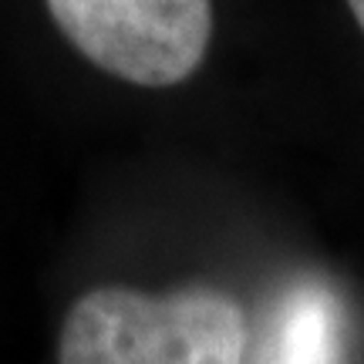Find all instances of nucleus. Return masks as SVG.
<instances>
[{"label":"nucleus","mask_w":364,"mask_h":364,"mask_svg":"<svg viewBox=\"0 0 364 364\" xmlns=\"http://www.w3.org/2000/svg\"><path fill=\"white\" fill-rule=\"evenodd\" d=\"M58 31L105 75L139 88L193 78L213 41V0H44Z\"/></svg>","instance_id":"nucleus-2"},{"label":"nucleus","mask_w":364,"mask_h":364,"mask_svg":"<svg viewBox=\"0 0 364 364\" xmlns=\"http://www.w3.org/2000/svg\"><path fill=\"white\" fill-rule=\"evenodd\" d=\"M247 317L230 294L98 287L68 311L58 364H243Z\"/></svg>","instance_id":"nucleus-1"},{"label":"nucleus","mask_w":364,"mask_h":364,"mask_svg":"<svg viewBox=\"0 0 364 364\" xmlns=\"http://www.w3.org/2000/svg\"><path fill=\"white\" fill-rule=\"evenodd\" d=\"M348 7H351L354 21H358V27L364 31V0H348Z\"/></svg>","instance_id":"nucleus-4"},{"label":"nucleus","mask_w":364,"mask_h":364,"mask_svg":"<svg viewBox=\"0 0 364 364\" xmlns=\"http://www.w3.org/2000/svg\"><path fill=\"white\" fill-rule=\"evenodd\" d=\"M344 314L321 280H300L280 294L257 364H341Z\"/></svg>","instance_id":"nucleus-3"}]
</instances>
